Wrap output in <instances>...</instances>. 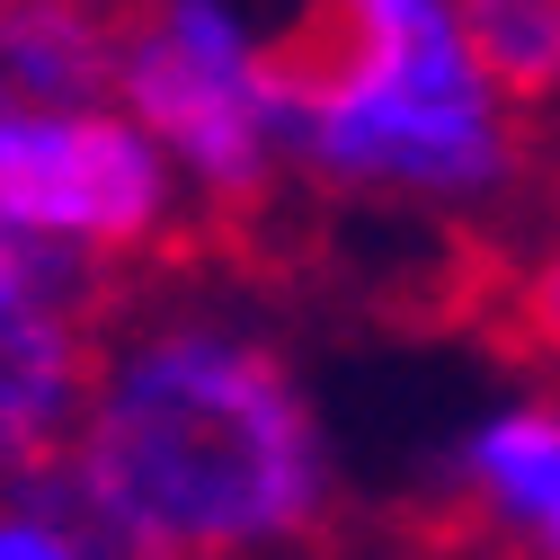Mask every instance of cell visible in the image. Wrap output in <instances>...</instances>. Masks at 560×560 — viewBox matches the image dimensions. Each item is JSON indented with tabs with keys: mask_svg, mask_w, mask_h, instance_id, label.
I'll use <instances>...</instances> for the list:
<instances>
[{
	"mask_svg": "<svg viewBox=\"0 0 560 560\" xmlns=\"http://www.w3.org/2000/svg\"><path fill=\"white\" fill-rule=\"evenodd\" d=\"M62 463L152 560H276L338 508V445L312 383L249 312L196 294L98 338Z\"/></svg>",
	"mask_w": 560,
	"mask_h": 560,
	"instance_id": "cell-1",
	"label": "cell"
},
{
	"mask_svg": "<svg viewBox=\"0 0 560 560\" xmlns=\"http://www.w3.org/2000/svg\"><path fill=\"white\" fill-rule=\"evenodd\" d=\"M445 489L508 560H560V392H499L445 445Z\"/></svg>",
	"mask_w": 560,
	"mask_h": 560,
	"instance_id": "cell-6",
	"label": "cell"
},
{
	"mask_svg": "<svg viewBox=\"0 0 560 560\" xmlns=\"http://www.w3.org/2000/svg\"><path fill=\"white\" fill-rule=\"evenodd\" d=\"M0 560H152V551L98 516L72 463H45V471L0 480Z\"/></svg>",
	"mask_w": 560,
	"mask_h": 560,
	"instance_id": "cell-8",
	"label": "cell"
},
{
	"mask_svg": "<svg viewBox=\"0 0 560 560\" xmlns=\"http://www.w3.org/2000/svg\"><path fill=\"white\" fill-rule=\"evenodd\" d=\"M116 107L170 152L196 205H258L294 170V27L232 0H161L125 19Z\"/></svg>",
	"mask_w": 560,
	"mask_h": 560,
	"instance_id": "cell-3",
	"label": "cell"
},
{
	"mask_svg": "<svg viewBox=\"0 0 560 560\" xmlns=\"http://www.w3.org/2000/svg\"><path fill=\"white\" fill-rule=\"evenodd\" d=\"M187 178L170 152L107 107H19L0 98V223L72 249V258H143L187 223Z\"/></svg>",
	"mask_w": 560,
	"mask_h": 560,
	"instance_id": "cell-4",
	"label": "cell"
},
{
	"mask_svg": "<svg viewBox=\"0 0 560 560\" xmlns=\"http://www.w3.org/2000/svg\"><path fill=\"white\" fill-rule=\"evenodd\" d=\"M98 258L45 249L0 223V480L45 471L72 454L90 409V312H98Z\"/></svg>",
	"mask_w": 560,
	"mask_h": 560,
	"instance_id": "cell-5",
	"label": "cell"
},
{
	"mask_svg": "<svg viewBox=\"0 0 560 560\" xmlns=\"http://www.w3.org/2000/svg\"><path fill=\"white\" fill-rule=\"evenodd\" d=\"M516 329L560 365V249H542V258L525 267V285H516Z\"/></svg>",
	"mask_w": 560,
	"mask_h": 560,
	"instance_id": "cell-10",
	"label": "cell"
},
{
	"mask_svg": "<svg viewBox=\"0 0 560 560\" xmlns=\"http://www.w3.org/2000/svg\"><path fill=\"white\" fill-rule=\"evenodd\" d=\"M294 170L428 214H480L508 196L525 133L463 0H347L294 27Z\"/></svg>",
	"mask_w": 560,
	"mask_h": 560,
	"instance_id": "cell-2",
	"label": "cell"
},
{
	"mask_svg": "<svg viewBox=\"0 0 560 560\" xmlns=\"http://www.w3.org/2000/svg\"><path fill=\"white\" fill-rule=\"evenodd\" d=\"M125 19L72 0H0V98L19 107H107Z\"/></svg>",
	"mask_w": 560,
	"mask_h": 560,
	"instance_id": "cell-7",
	"label": "cell"
},
{
	"mask_svg": "<svg viewBox=\"0 0 560 560\" xmlns=\"http://www.w3.org/2000/svg\"><path fill=\"white\" fill-rule=\"evenodd\" d=\"M471 45L516 107L560 90V0H463Z\"/></svg>",
	"mask_w": 560,
	"mask_h": 560,
	"instance_id": "cell-9",
	"label": "cell"
}]
</instances>
